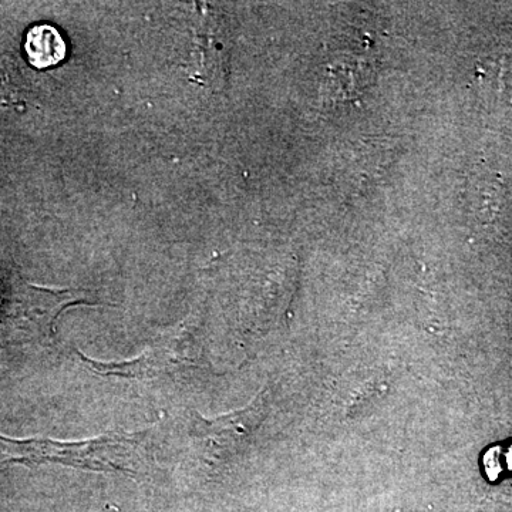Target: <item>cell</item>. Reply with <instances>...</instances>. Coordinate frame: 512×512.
I'll return each mask as SVG.
<instances>
[{
	"label": "cell",
	"mask_w": 512,
	"mask_h": 512,
	"mask_svg": "<svg viewBox=\"0 0 512 512\" xmlns=\"http://www.w3.org/2000/svg\"><path fill=\"white\" fill-rule=\"evenodd\" d=\"M143 434L110 433L83 441L16 440L0 434V470L12 466L62 464L93 471L136 474L140 468Z\"/></svg>",
	"instance_id": "cell-1"
},
{
	"label": "cell",
	"mask_w": 512,
	"mask_h": 512,
	"mask_svg": "<svg viewBox=\"0 0 512 512\" xmlns=\"http://www.w3.org/2000/svg\"><path fill=\"white\" fill-rule=\"evenodd\" d=\"M87 303L79 291H56L0 274V346L47 342L60 312Z\"/></svg>",
	"instance_id": "cell-2"
},
{
	"label": "cell",
	"mask_w": 512,
	"mask_h": 512,
	"mask_svg": "<svg viewBox=\"0 0 512 512\" xmlns=\"http://www.w3.org/2000/svg\"><path fill=\"white\" fill-rule=\"evenodd\" d=\"M264 403L261 397L255 399L245 409L224 414L217 419H202L198 417L194 426L197 439L212 460H227L232 454H237L239 448L251 436L252 431L261 423Z\"/></svg>",
	"instance_id": "cell-3"
},
{
	"label": "cell",
	"mask_w": 512,
	"mask_h": 512,
	"mask_svg": "<svg viewBox=\"0 0 512 512\" xmlns=\"http://www.w3.org/2000/svg\"><path fill=\"white\" fill-rule=\"evenodd\" d=\"M192 349L187 348L181 340H168L158 342L147 348L136 359L126 362L104 363L90 359L83 353H77L83 365L92 369L100 376H119L126 379H151L178 369L180 366L192 362Z\"/></svg>",
	"instance_id": "cell-4"
},
{
	"label": "cell",
	"mask_w": 512,
	"mask_h": 512,
	"mask_svg": "<svg viewBox=\"0 0 512 512\" xmlns=\"http://www.w3.org/2000/svg\"><path fill=\"white\" fill-rule=\"evenodd\" d=\"M25 52L36 69H49L63 62L67 46L55 26L36 25L26 35Z\"/></svg>",
	"instance_id": "cell-5"
},
{
	"label": "cell",
	"mask_w": 512,
	"mask_h": 512,
	"mask_svg": "<svg viewBox=\"0 0 512 512\" xmlns=\"http://www.w3.org/2000/svg\"><path fill=\"white\" fill-rule=\"evenodd\" d=\"M485 470L488 476L494 478L501 473H512V444L494 448L485 456Z\"/></svg>",
	"instance_id": "cell-6"
}]
</instances>
